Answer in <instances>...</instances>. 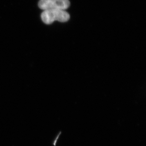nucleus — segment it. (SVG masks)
Returning <instances> with one entry per match:
<instances>
[{
	"mask_svg": "<svg viewBox=\"0 0 146 146\" xmlns=\"http://www.w3.org/2000/svg\"><path fill=\"white\" fill-rule=\"evenodd\" d=\"M70 5L69 0H40L38 3L39 8L44 11L50 9L65 10Z\"/></svg>",
	"mask_w": 146,
	"mask_h": 146,
	"instance_id": "2",
	"label": "nucleus"
},
{
	"mask_svg": "<svg viewBox=\"0 0 146 146\" xmlns=\"http://www.w3.org/2000/svg\"><path fill=\"white\" fill-rule=\"evenodd\" d=\"M41 19L44 23L50 24L55 21L65 22L69 21L70 14L65 10L50 9L44 10L41 15Z\"/></svg>",
	"mask_w": 146,
	"mask_h": 146,
	"instance_id": "1",
	"label": "nucleus"
}]
</instances>
